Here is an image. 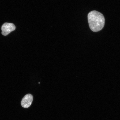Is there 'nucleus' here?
<instances>
[{
    "label": "nucleus",
    "instance_id": "obj_3",
    "mask_svg": "<svg viewBox=\"0 0 120 120\" xmlns=\"http://www.w3.org/2000/svg\"><path fill=\"white\" fill-rule=\"evenodd\" d=\"M33 99V96L31 94H28L24 97L21 102V104L22 107L27 108L29 107L32 104Z\"/></svg>",
    "mask_w": 120,
    "mask_h": 120
},
{
    "label": "nucleus",
    "instance_id": "obj_1",
    "mask_svg": "<svg viewBox=\"0 0 120 120\" xmlns=\"http://www.w3.org/2000/svg\"><path fill=\"white\" fill-rule=\"evenodd\" d=\"M88 19L90 28L94 32L101 30L104 26V16L99 12L96 11L90 12L88 15Z\"/></svg>",
    "mask_w": 120,
    "mask_h": 120
},
{
    "label": "nucleus",
    "instance_id": "obj_2",
    "mask_svg": "<svg viewBox=\"0 0 120 120\" xmlns=\"http://www.w3.org/2000/svg\"><path fill=\"white\" fill-rule=\"evenodd\" d=\"M15 26L13 23L5 22L1 27V34L3 35L7 36L12 31L15 30Z\"/></svg>",
    "mask_w": 120,
    "mask_h": 120
}]
</instances>
